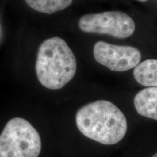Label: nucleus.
<instances>
[{
  "label": "nucleus",
  "mask_w": 157,
  "mask_h": 157,
  "mask_svg": "<svg viewBox=\"0 0 157 157\" xmlns=\"http://www.w3.org/2000/svg\"><path fill=\"white\" fill-rule=\"evenodd\" d=\"M134 105L139 114L157 121V87H146L137 93Z\"/></svg>",
  "instance_id": "obj_6"
},
{
  "label": "nucleus",
  "mask_w": 157,
  "mask_h": 157,
  "mask_svg": "<svg viewBox=\"0 0 157 157\" xmlns=\"http://www.w3.org/2000/svg\"><path fill=\"white\" fill-rule=\"evenodd\" d=\"M152 157H157V153H156V154H155Z\"/></svg>",
  "instance_id": "obj_10"
},
{
  "label": "nucleus",
  "mask_w": 157,
  "mask_h": 157,
  "mask_svg": "<svg viewBox=\"0 0 157 157\" xmlns=\"http://www.w3.org/2000/svg\"><path fill=\"white\" fill-rule=\"evenodd\" d=\"M31 8L39 13L50 15L67 8L73 0H24Z\"/></svg>",
  "instance_id": "obj_8"
},
{
  "label": "nucleus",
  "mask_w": 157,
  "mask_h": 157,
  "mask_svg": "<svg viewBox=\"0 0 157 157\" xmlns=\"http://www.w3.org/2000/svg\"><path fill=\"white\" fill-rule=\"evenodd\" d=\"M35 68L40 84L56 90L71 81L76 74L77 63L67 43L56 36L46 39L39 46Z\"/></svg>",
  "instance_id": "obj_2"
},
{
  "label": "nucleus",
  "mask_w": 157,
  "mask_h": 157,
  "mask_svg": "<svg viewBox=\"0 0 157 157\" xmlns=\"http://www.w3.org/2000/svg\"><path fill=\"white\" fill-rule=\"evenodd\" d=\"M41 150L40 135L23 118L10 119L0 135V157H38Z\"/></svg>",
  "instance_id": "obj_3"
},
{
  "label": "nucleus",
  "mask_w": 157,
  "mask_h": 157,
  "mask_svg": "<svg viewBox=\"0 0 157 157\" xmlns=\"http://www.w3.org/2000/svg\"><path fill=\"white\" fill-rule=\"evenodd\" d=\"M137 1H139V2H145L148 1V0H137Z\"/></svg>",
  "instance_id": "obj_9"
},
{
  "label": "nucleus",
  "mask_w": 157,
  "mask_h": 157,
  "mask_svg": "<svg viewBox=\"0 0 157 157\" xmlns=\"http://www.w3.org/2000/svg\"><path fill=\"white\" fill-rule=\"evenodd\" d=\"M93 56L98 63L113 71H126L140 63L141 53L136 48L115 45L99 41L93 48Z\"/></svg>",
  "instance_id": "obj_5"
},
{
  "label": "nucleus",
  "mask_w": 157,
  "mask_h": 157,
  "mask_svg": "<svg viewBox=\"0 0 157 157\" xmlns=\"http://www.w3.org/2000/svg\"><path fill=\"white\" fill-rule=\"evenodd\" d=\"M78 27L85 33L107 34L119 39L128 38L135 31L133 19L120 11L84 15L78 20Z\"/></svg>",
  "instance_id": "obj_4"
},
{
  "label": "nucleus",
  "mask_w": 157,
  "mask_h": 157,
  "mask_svg": "<svg viewBox=\"0 0 157 157\" xmlns=\"http://www.w3.org/2000/svg\"><path fill=\"white\" fill-rule=\"evenodd\" d=\"M76 124L85 137L108 146L120 142L127 131L126 117L117 105L105 100L80 108L76 113Z\"/></svg>",
  "instance_id": "obj_1"
},
{
  "label": "nucleus",
  "mask_w": 157,
  "mask_h": 157,
  "mask_svg": "<svg viewBox=\"0 0 157 157\" xmlns=\"http://www.w3.org/2000/svg\"><path fill=\"white\" fill-rule=\"evenodd\" d=\"M137 83L144 87H157V59H148L140 63L133 70Z\"/></svg>",
  "instance_id": "obj_7"
}]
</instances>
